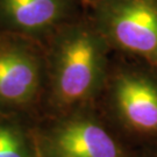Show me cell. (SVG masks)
Returning <instances> with one entry per match:
<instances>
[{"label":"cell","instance_id":"cell-1","mask_svg":"<svg viewBox=\"0 0 157 157\" xmlns=\"http://www.w3.org/2000/svg\"><path fill=\"white\" fill-rule=\"evenodd\" d=\"M44 47L47 90L42 117L98 105L112 50L87 11L62 26Z\"/></svg>","mask_w":157,"mask_h":157},{"label":"cell","instance_id":"cell-2","mask_svg":"<svg viewBox=\"0 0 157 157\" xmlns=\"http://www.w3.org/2000/svg\"><path fill=\"white\" fill-rule=\"evenodd\" d=\"M98 108L129 143L157 144V70L135 59L112 62Z\"/></svg>","mask_w":157,"mask_h":157},{"label":"cell","instance_id":"cell-3","mask_svg":"<svg viewBox=\"0 0 157 157\" xmlns=\"http://www.w3.org/2000/svg\"><path fill=\"white\" fill-rule=\"evenodd\" d=\"M35 140L39 157H140L98 105L40 118Z\"/></svg>","mask_w":157,"mask_h":157},{"label":"cell","instance_id":"cell-4","mask_svg":"<svg viewBox=\"0 0 157 157\" xmlns=\"http://www.w3.org/2000/svg\"><path fill=\"white\" fill-rule=\"evenodd\" d=\"M45 90L44 44L0 32V112L39 120Z\"/></svg>","mask_w":157,"mask_h":157},{"label":"cell","instance_id":"cell-5","mask_svg":"<svg viewBox=\"0 0 157 157\" xmlns=\"http://www.w3.org/2000/svg\"><path fill=\"white\" fill-rule=\"evenodd\" d=\"M87 14L111 50L157 70V0H99Z\"/></svg>","mask_w":157,"mask_h":157},{"label":"cell","instance_id":"cell-6","mask_svg":"<svg viewBox=\"0 0 157 157\" xmlns=\"http://www.w3.org/2000/svg\"><path fill=\"white\" fill-rule=\"evenodd\" d=\"M85 11L79 0H0V32L45 44L62 26Z\"/></svg>","mask_w":157,"mask_h":157},{"label":"cell","instance_id":"cell-7","mask_svg":"<svg viewBox=\"0 0 157 157\" xmlns=\"http://www.w3.org/2000/svg\"><path fill=\"white\" fill-rule=\"evenodd\" d=\"M36 121L25 115L0 112V157H39Z\"/></svg>","mask_w":157,"mask_h":157},{"label":"cell","instance_id":"cell-8","mask_svg":"<svg viewBox=\"0 0 157 157\" xmlns=\"http://www.w3.org/2000/svg\"><path fill=\"white\" fill-rule=\"evenodd\" d=\"M140 157H157V144L144 147V150L140 154Z\"/></svg>","mask_w":157,"mask_h":157},{"label":"cell","instance_id":"cell-9","mask_svg":"<svg viewBox=\"0 0 157 157\" xmlns=\"http://www.w3.org/2000/svg\"><path fill=\"white\" fill-rule=\"evenodd\" d=\"M83 5H84L85 8H87V7H90V6H92L93 4H95L97 1H99V0H79Z\"/></svg>","mask_w":157,"mask_h":157}]
</instances>
